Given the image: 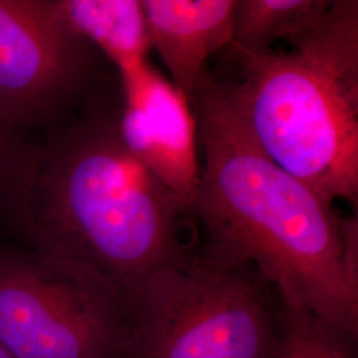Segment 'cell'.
Listing matches in <instances>:
<instances>
[{
	"label": "cell",
	"mask_w": 358,
	"mask_h": 358,
	"mask_svg": "<svg viewBox=\"0 0 358 358\" xmlns=\"http://www.w3.org/2000/svg\"><path fill=\"white\" fill-rule=\"evenodd\" d=\"M332 0H235L231 44L250 53L273 50L315 26Z\"/></svg>",
	"instance_id": "cell-10"
},
{
	"label": "cell",
	"mask_w": 358,
	"mask_h": 358,
	"mask_svg": "<svg viewBox=\"0 0 358 358\" xmlns=\"http://www.w3.org/2000/svg\"><path fill=\"white\" fill-rule=\"evenodd\" d=\"M99 56L62 1L0 0V115L22 128L88 101Z\"/></svg>",
	"instance_id": "cell-6"
},
{
	"label": "cell",
	"mask_w": 358,
	"mask_h": 358,
	"mask_svg": "<svg viewBox=\"0 0 358 358\" xmlns=\"http://www.w3.org/2000/svg\"><path fill=\"white\" fill-rule=\"evenodd\" d=\"M169 80L189 100L210 62L231 43L235 0H142Z\"/></svg>",
	"instance_id": "cell-8"
},
{
	"label": "cell",
	"mask_w": 358,
	"mask_h": 358,
	"mask_svg": "<svg viewBox=\"0 0 358 358\" xmlns=\"http://www.w3.org/2000/svg\"><path fill=\"white\" fill-rule=\"evenodd\" d=\"M291 45L250 53L230 43L208 72L271 161L357 211V0H332Z\"/></svg>",
	"instance_id": "cell-3"
},
{
	"label": "cell",
	"mask_w": 358,
	"mask_h": 358,
	"mask_svg": "<svg viewBox=\"0 0 358 358\" xmlns=\"http://www.w3.org/2000/svg\"><path fill=\"white\" fill-rule=\"evenodd\" d=\"M71 24L117 69L148 60L152 50L142 0H60Z\"/></svg>",
	"instance_id": "cell-9"
},
{
	"label": "cell",
	"mask_w": 358,
	"mask_h": 358,
	"mask_svg": "<svg viewBox=\"0 0 358 358\" xmlns=\"http://www.w3.org/2000/svg\"><path fill=\"white\" fill-rule=\"evenodd\" d=\"M0 358H13L1 346H0Z\"/></svg>",
	"instance_id": "cell-13"
},
{
	"label": "cell",
	"mask_w": 358,
	"mask_h": 358,
	"mask_svg": "<svg viewBox=\"0 0 358 358\" xmlns=\"http://www.w3.org/2000/svg\"><path fill=\"white\" fill-rule=\"evenodd\" d=\"M282 301L254 264L210 243L148 280L122 358H272Z\"/></svg>",
	"instance_id": "cell-4"
},
{
	"label": "cell",
	"mask_w": 358,
	"mask_h": 358,
	"mask_svg": "<svg viewBox=\"0 0 358 358\" xmlns=\"http://www.w3.org/2000/svg\"><path fill=\"white\" fill-rule=\"evenodd\" d=\"M203 157L192 213L206 243L254 264L282 304L357 337L358 219L278 166L210 72L190 99Z\"/></svg>",
	"instance_id": "cell-2"
},
{
	"label": "cell",
	"mask_w": 358,
	"mask_h": 358,
	"mask_svg": "<svg viewBox=\"0 0 358 358\" xmlns=\"http://www.w3.org/2000/svg\"><path fill=\"white\" fill-rule=\"evenodd\" d=\"M26 146L17 140V128L0 115V194L13 177Z\"/></svg>",
	"instance_id": "cell-12"
},
{
	"label": "cell",
	"mask_w": 358,
	"mask_h": 358,
	"mask_svg": "<svg viewBox=\"0 0 358 358\" xmlns=\"http://www.w3.org/2000/svg\"><path fill=\"white\" fill-rule=\"evenodd\" d=\"M356 338L304 308L282 304L279 340L272 358H356Z\"/></svg>",
	"instance_id": "cell-11"
},
{
	"label": "cell",
	"mask_w": 358,
	"mask_h": 358,
	"mask_svg": "<svg viewBox=\"0 0 358 358\" xmlns=\"http://www.w3.org/2000/svg\"><path fill=\"white\" fill-rule=\"evenodd\" d=\"M118 72L122 140L157 178L194 206L201 164L192 105L149 60Z\"/></svg>",
	"instance_id": "cell-7"
},
{
	"label": "cell",
	"mask_w": 358,
	"mask_h": 358,
	"mask_svg": "<svg viewBox=\"0 0 358 358\" xmlns=\"http://www.w3.org/2000/svg\"><path fill=\"white\" fill-rule=\"evenodd\" d=\"M130 310L90 269L0 250V346L13 358H122Z\"/></svg>",
	"instance_id": "cell-5"
},
{
	"label": "cell",
	"mask_w": 358,
	"mask_h": 358,
	"mask_svg": "<svg viewBox=\"0 0 358 358\" xmlns=\"http://www.w3.org/2000/svg\"><path fill=\"white\" fill-rule=\"evenodd\" d=\"M122 101L96 92L47 141L26 146L0 194L31 250L90 269L127 303L198 244L192 206L134 157Z\"/></svg>",
	"instance_id": "cell-1"
}]
</instances>
